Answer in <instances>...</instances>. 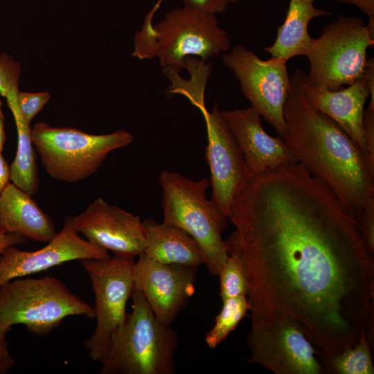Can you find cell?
I'll use <instances>...</instances> for the list:
<instances>
[{
    "mask_svg": "<svg viewBox=\"0 0 374 374\" xmlns=\"http://www.w3.org/2000/svg\"><path fill=\"white\" fill-rule=\"evenodd\" d=\"M248 283L251 326H296L321 362L373 341L374 252L354 219L299 163L252 177L228 213Z\"/></svg>",
    "mask_w": 374,
    "mask_h": 374,
    "instance_id": "obj_1",
    "label": "cell"
},
{
    "mask_svg": "<svg viewBox=\"0 0 374 374\" xmlns=\"http://www.w3.org/2000/svg\"><path fill=\"white\" fill-rule=\"evenodd\" d=\"M294 71L283 113V139L298 163L324 183L354 219L367 242L374 240V162L330 117L312 107Z\"/></svg>",
    "mask_w": 374,
    "mask_h": 374,
    "instance_id": "obj_2",
    "label": "cell"
},
{
    "mask_svg": "<svg viewBox=\"0 0 374 374\" xmlns=\"http://www.w3.org/2000/svg\"><path fill=\"white\" fill-rule=\"evenodd\" d=\"M132 57L158 58L163 69L179 72L195 57L206 61L231 48L228 33L216 15L184 5L166 13L158 24H143L134 40Z\"/></svg>",
    "mask_w": 374,
    "mask_h": 374,
    "instance_id": "obj_3",
    "label": "cell"
},
{
    "mask_svg": "<svg viewBox=\"0 0 374 374\" xmlns=\"http://www.w3.org/2000/svg\"><path fill=\"white\" fill-rule=\"evenodd\" d=\"M132 312L111 337L100 374H173L177 333L159 321L141 292L134 290Z\"/></svg>",
    "mask_w": 374,
    "mask_h": 374,
    "instance_id": "obj_4",
    "label": "cell"
},
{
    "mask_svg": "<svg viewBox=\"0 0 374 374\" xmlns=\"http://www.w3.org/2000/svg\"><path fill=\"white\" fill-rule=\"evenodd\" d=\"M163 190V223L179 228L191 236L202 254L203 264L218 276L229 253L222 233L229 220L222 209L206 197L210 180L195 181L167 170L159 177Z\"/></svg>",
    "mask_w": 374,
    "mask_h": 374,
    "instance_id": "obj_5",
    "label": "cell"
},
{
    "mask_svg": "<svg viewBox=\"0 0 374 374\" xmlns=\"http://www.w3.org/2000/svg\"><path fill=\"white\" fill-rule=\"evenodd\" d=\"M70 316L94 318V312L55 276L17 278L0 286V326L22 324L42 335Z\"/></svg>",
    "mask_w": 374,
    "mask_h": 374,
    "instance_id": "obj_6",
    "label": "cell"
},
{
    "mask_svg": "<svg viewBox=\"0 0 374 374\" xmlns=\"http://www.w3.org/2000/svg\"><path fill=\"white\" fill-rule=\"evenodd\" d=\"M373 45L374 34L362 19L339 17L305 51L310 66L306 82L331 91L351 84L364 75L367 50Z\"/></svg>",
    "mask_w": 374,
    "mask_h": 374,
    "instance_id": "obj_7",
    "label": "cell"
},
{
    "mask_svg": "<svg viewBox=\"0 0 374 374\" xmlns=\"http://www.w3.org/2000/svg\"><path fill=\"white\" fill-rule=\"evenodd\" d=\"M30 134L48 175L69 183L93 175L110 152L128 145L134 139L124 130L96 135L72 127H55L44 122L35 123Z\"/></svg>",
    "mask_w": 374,
    "mask_h": 374,
    "instance_id": "obj_8",
    "label": "cell"
},
{
    "mask_svg": "<svg viewBox=\"0 0 374 374\" xmlns=\"http://www.w3.org/2000/svg\"><path fill=\"white\" fill-rule=\"evenodd\" d=\"M79 261L91 280L95 296L93 310L96 326L84 346L92 360L103 364L111 337L123 325L127 315V303L134 290V260L114 256Z\"/></svg>",
    "mask_w": 374,
    "mask_h": 374,
    "instance_id": "obj_9",
    "label": "cell"
},
{
    "mask_svg": "<svg viewBox=\"0 0 374 374\" xmlns=\"http://www.w3.org/2000/svg\"><path fill=\"white\" fill-rule=\"evenodd\" d=\"M288 60L274 57L262 60L242 45L222 55V62L237 78L251 107L283 137L285 131L284 106L290 87Z\"/></svg>",
    "mask_w": 374,
    "mask_h": 374,
    "instance_id": "obj_10",
    "label": "cell"
},
{
    "mask_svg": "<svg viewBox=\"0 0 374 374\" xmlns=\"http://www.w3.org/2000/svg\"><path fill=\"white\" fill-rule=\"evenodd\" d=\"M247 346L249 364H258L276 374H321L317 350L303 332L286 321L251 326Z\"/></svg>",
    "mask_w": 374,
    "mask_h": 374,
    "instance_id": "obj_11",
    "label": "cell"
},
{
    "mask_svg": "<svg viewBox=\"0 0 374 374\" xmlns=\"http://www.w3.org/2000/svg\"><path fill=\"white\" fill-rule=\"evenodd\" d=\"M198 109L206 127L208 143L205 157L211 172V199L228 215L233 200L252 176L217 104H215L211 112L208 111L205 105Z\"/></svg>",
    "mask_w": 374,
    "mask_h": 374,
    "instance_id": "obj_12",
    "label": "cell"
},
{
    "mask_svg": "<svg viewBox=\"0 0 374 374\" xmlns=\"http://www.w3.org/2000/svg\"><path fill=\"white\" fill-rule=\"evenodd\" d=\"M74 230L89 242L112 251L114 256L134 259L145 248L148 231L139 216L95 199L80 214L71 217Z\"/></svg>",
    "mask_w": 374,
    "mask_h": 374,
    "instance_id": "obj_13",
    "label": "cell"
},
{
    "mask_svg": "<svg viewBox=\"0 0 374 374\" xmlns=\"http://www.w3.org/2000/svg\"><path fill=\"white\" fill-rule=\"evenodd\" d=\"M133 267L134 290L142 293L156 317L171 325L195 292L196 267L165 264L138 256Z\"/></svg>",
    "mask_w": 374,
    "mask_h": 374,
    "instance_id": "obj_14",
    "label": "cell"
},
{
    "mask_svg": "<svg viewBox=\"0 0 374 374\" xmlns=\"http://www.w3.org/2000/svg\"><path fill=\"white\" fill-rule=\"evenodd\" d=\"M108 251L80 238L72 226L71 217L62 230L42 248L22 251L16 246L0 255V286L17 278L30 276L64 262L83 258H109Z\"/></svg>",
    "mask_w": 374,
    "mask_h": 374,
    "instance_id": "obj_15",
    "label": "cell"
},
{
    "mask_svg": "<svg viewBox=\"0 0 374 374\" xmlns=\"http://www.w3.org/2000/svg\"><path fill=\"white\" fill-rule=\"evenodd\" d=\"M305 76L301 70V88L307 100L333 120L369 157L363 117L368 98L374 100L373 57H368L364 75L346 88L331 91L317 87L307 82Z\"/></svg>",
    "mask_w": 374,
    "mask_h": 374,
    "instance_id": "obj_16",
    "label": "cell"
},
{
    "mask_svg": "<svg viewBox=\"0 0 374 374\" xmlns=\"http://www.w3.org/2000/svg\"><path fill=\"white\" fill-rule=\"evenodd\" d=\"M221 114L242 150L252 177L298 163L281 136H272L265 130L261 116L251 106L221 110Z\"/></svg>",
    "mask_w": 374,
    "mask_h": 374,
    "instance_id": "obj_17",
    "label": "cell"
},
{
    "mask_svg": "<svg viewBox=\"0 0 374 374\" xmlns=\"http://www.w3.org/2000/svg\"><path fill=\"white\" fill-rule=\"evenodd\" d=\"M0 230L46 243L57 233L53 222L32 195L12 183L0 195Z\"/></svg>",
    "mask_w": 374,
    "mask_h": 374,
    "instance_id": "obj_18",
    "label": "cell"
},
{
    "mask_svg": "<svg viewBox=\"0 0 374 374\" xmlns=\"http://www.w3.org/2000/svg\"><path fill=\"white\" fill-rule=\"evenodd\" d=\"M148 231L145 248L148 258L165 264H178L198 267L203 264L200 249L182 229L158 224L152 220L144 221Z\"/></svg>",
    "mask_w": 374,
    "mask_h": 374,
    "instance_id": "obj_19",
    "label": "cell"
},
{
    "mask_svg": "<svg viewBox=\"0 0 374 374\" xmlns=\"http://www.w3.org/2000/svg\"><path fill=\"white\" fill-rule=\"evenodd\" d=\"M316 1L290 0L285 18L278 28L274 42L264 48L271 57L288 60L303 55L312 39L308 33L310 21L331 15L330 11L316 8Z\"/></svg>",
    "mask_w": 374,
    "mask_h": 374,
    "instance_id": "obj_20",
    "label": "cell"
},
{
    "mask_svg": "<svg viewBox=\"0 0 374 374\" xmlns=\"http://www.w3.org/2000/svg\"><path fill=\"white\" fill-rule=\"evenodd\" d=\"M19 91V89L10 91L6 97L17 131V149L10 165V181L22 190L33 195L38 191L39 184L36 154L30 134V125L24 121L17 105Z\"/></svg>",
    "mask_w": 374,
    "mask_h": 374,
    "instance_id": "obj_21",
    "label": "cell"
},
{
    "mask_svg": "<svg viewBox=\"0 0 374 374\" xmlns=\"http://www.w3.org/2000/svg\"><path fill=\"white\" fill-rule=\"evenodd\" d=\"M371 345L367 336L362 337L356 344L323 362V373L373 374Z\"/></svg>",
    "mask_w": 374,
    "mask_h": 374,
    "instance_id": "obj_22",
    "label": "cell"
},
{
    "mask_svg": "<svg viewBox=\"0 0 374 374\" xmlns=\"http://www.w3.org/2000/svg\"><path fill=\"white\" fill-rule=\"evenodd\" d=\"M226 242L229 256L218 275L222 301L232 297L247 296L248 292L244 265L235 232Z\"/></svg>",
    "mask_w": 374,
    "mask_h": 374,
    "instance_id": "obj_23",
    "label": "cell"
},
{
    "mask_svg": "<svg viewBox=\"0 0 374 374\" xmlns=\"http://www.w3.org/2000/svg\"><path fill=\"white\" fill-rule=\"evenodd\" d=\"M249 310L246 296L222 300V308L215 317V324L206 333L205 341L211 349L217 347L238 326Z\"/></svg>",
    "mask_w": 374,
    "mask_h": 374,
    "instance_id": "obj_24",
    "label": "cell"
},
{
    "mask_svg": "<svg viewBox=\"0 0 374 374\" xmlns=\"http://www.w3.org/2000/svg\"><path fill=\"white\" fill-rule=\"evenodd\" d=\"M50 99L47 92H22L17 96L19 112L24 121L30 125L33 118L43 109Z\"/></svg>",
    "mask_w": 374,
    "mask_h": 374,
    "instance_id": "obj_25",
    "label": "cell"
},
{
    "mask_svg": "<svg viewBox=\"0 0 374 374\" xmlns=\"http://www.w3.org/2000/svg\"><path fill=\"white\" fill-rule=\"evenodd\" d=\"M21 66L8 54L0 53V95L6 97L8 92L18 88Z\"/></svg>",
    "mask_w": 374,
    "mask_h": 374,
    "instance_id": "obj_26",
    "label": "cell"
},
{
    "mask_svg": "<svg viewBox=\"0 0 374 374\" xmlns=\"http://www.w3.org/2000/svg\"><path fill=\"white\" fill-rule=\"evenodd\" d=\"M163 0H158L152 7L155 10L160 8ZM184 5L206 12L211 14L217 15L225 12L230 5L234 4L238 0H182Z\"/></svg>",
    "mask_w": 374,
    "mask_h": 374,
    "instance_id": "obj_27",
    "label": "cell"
},
{
    "mask_svg": "<svg viewBox=\"0 0 374 374\" xmlns=\"http://www.w3.org/2000/svg\"><path fill=\"white\" fill-rule=\"evenodd\" d=\"M364 136L367 144L368 155L374 161V100H371L363 117Z\"/></svg>",
    "mask_w": 374,
    "mask_h": 374,
    "instance_id": "obj_28",
    "label": "cell"
},
{
    "mask_svg": "<svg viewBox=\"0 0 374 374\" xmlns=\"http://www.w3.org/2000/svg\"><path fill=\"white\" fill-rule=\"evenodd\" d=\"M10 328L0 326V374L10 371L15 364L7 342V335Z\"/></svg>",
    "mask_w": 374,
    "mask_h": 374,
    "instance_id": "obj_29",
    "label": "cell"
},
{
    "mask_svg": "<svg viewBox=\"0 0 374 374\" xmlns=\"http://www.w3.org/2000/svg\"><path fill=\"white\" fill-rule=\"evenodd\" d=\"M340 3L353 5L358 8L368 17V26L374 34V0H337Z\"/></svg>",
    "mask_w": 374,
    "mask_h": 374,
    "instance_id": "obj_30",
    "label": "cell"
},
{
    "mask_svg": "<svg viewBox=\"0 0 374 374\" xmlns=\"http://www.w3.org/2000/svg\"><path fill=\"white\" fill-rule=\"evenodd\" d=\"M28 242L27 238L21 234L0 230V255L9 247L24 244Z\"/></svg>",
    "mask_w": 374,
    "mask_h": 374,
    "instance_id": "obj_31",
    "label": "cell"
},
{
    "mask_svg": "<svg viewBox=\"0 0 374 374\" xmlns=\"http://www.w3.org/2000/svg\"><path fill=\"white\" fill-rule=\"evenodd\" d=\"M10 166L0 153V195L10 183Z\"/></svg>",
    "mask_w": 374,
    "mask_h": 374,
    "instance_id": "obj_32",
    "label": "cell"
},
{
    "mask_svg": "<svg viewBox=\"0 0 374 374\" xmlns=\"http://www.w3.org/2000/svg\"><path fill=\"white\" fill-rule=\"evenodd\" d=\"M5 118L2 110V103L0 100V153L2 152L6 139L5 133Z\"/></svg>",
    "mask_w": 374,
    "mask_h": 374,
    "instance_id": "obj_33",
    "label": "cell"
}]
</instances>
